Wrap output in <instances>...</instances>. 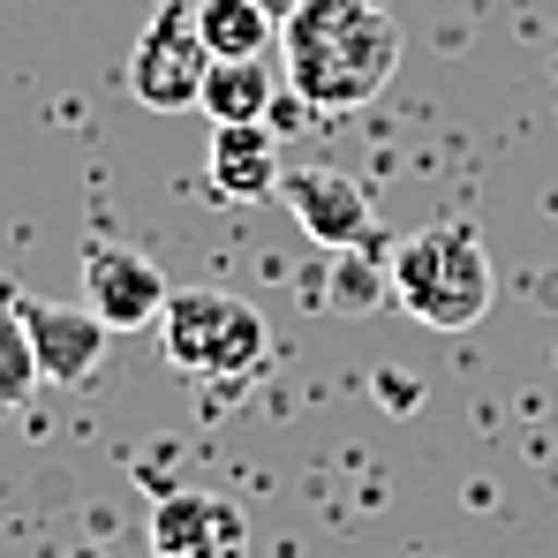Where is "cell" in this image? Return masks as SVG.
Returning a JSON list of instances; mask_svg holds the SVG:
<instances>
[{"mask_svg": "<svg viewBox=\"0 0 558 558\" xmlns=\"http://www.w3.org/2000/svg\"><path fill=\"white\" fill-rule=\"evenodd\" d=\"M377 287H392V279H371V272H355V265H340V287H332V294H340V302H363V310H371Z\"/></svg>", "mask_w": 558, "mask_h": 558, "instance_id": "obj_13", "label": "cell"}, {"mask_svg": "<svg viewBox=\"0 0 558 558\" xmlns=\"http://www.w3.org/2000/svg\"><path fill=\"white\" fill-rule=\"evenodd\" d=\"M159 340H167V363L211 392H242L250 377L265 371L272 355V332L265 317L242 302V294H219V287H182L167 294V317H159Z\"/></svg>", "mask_w": 558, "mask_h": 558, "instance_id": "obj_3", "label": "cell"}, {"mask_svg": "<svg viewBox=\"0 0 558 558\" xmlns=\"http://www.w3.org/2000/svg\"><path fill=\"white\" fill-rule=\"evenodd\" d=\"M23 325H31L46 385H92L106 348H113V325L98 317L92 302H38V294H23Z\"/></svg>", "mask_w": 558, "mask_h": 558, "instance_id": "obj_6", "label": "cell"}, {"mask_svg": "<svg viewBox=\"0 0 558 558\" xmlns=\"http://www.w3.org/2000/svg\"><path fill=\"white\" fill-rule=\"evenodd\" d=\"M151 551L159 558H250V521L242 506L211 490H167L151 506Z\"/></svg>", "mask_w": 558, "mask_h": 558, "instance_id": "obj_8", "label": "cell"}, {"mask_svg": "<svg viewBox=\"0 0 558 558\" xmlns=\"http://www.w3.org/2000/svg\"><path fill=\"white\" fill-rule=\"evenodd\" d=\"M279 204L294 211V227L325 250H363L377 227L371 189L355 182L348 167H302V174H279Z\"/></svg>", "mask_w": 558, "mask_h": 558, "instance_id": "obj_5", "label": "cell"}, {"mask_svg": "<svg viewBox=\"0 0 558 558\" xmlns=\"http://www.w3.org/2000/svg\"><path fill=\"white\" fill-rule=\"evenodd\" d=\"M38 348H31V325H23V287L0 279V408H23L38 392Z\"/></svg>", "mask_w": 558, "mask_h": 558, "instance_id": "obj_12", "label": "cell"}, {"mask_svg": "<svg viewBox=\"0 0 558 558\" xmlns=\"http://www.w3.org/2000/svg\"><path fill=\"white\" fill-rule=\"evenodd\" d=\"M196 31H204L211 61H265L279 38V23L257 0H196Z\"/></svg>", "mask_w": 558, "mask_h": 558, "instance_id": "obj_10", "label": "cell"}, {"mask_svg": "<svg viewBox=\"0 0 558 558\" xmlns=\"http://www.w3.org/2000/svg\"><path fill=\"white\" fill-rule=\"evenodd\" d=\"M204 76H211V46H204V31H196V8L167 0V8L144 23L136 53H129V98L151 106V113H182V106L204 98Z\"/></svg>", "mask_w": 558, "mask_h": 558, "instance_id": "obj_4", "label": "cell"}, {"mask_svg": "<svg viewBox=\"0 0 558 558\" xmlns=\"http://www.w3.org/2000/svg\"><path fill=\"white\" fill-rule=\"evenodd\" d=\"M279 136L272 121H219L211 144H204V182L219 204H257V196H279Z\"/></svg>", "mask_w": 558, "mask_h": 558, "instance_id": "obj_9", "label": "cell"}, {"mask_svg": "<svg viewBox=\"0 0 558 558\" xmlns=\"http://www.w3.org/2000/svg\"><path fill=\"white\" fill-rule=\"evenodd\" d=\"M287 84L317 113H355L371 106L400 69V23L385 0H302L279 23Z\"/></svg>", "mask_w": 558, "mask_h": 558, "instance_id": "obj_1", "label": "cell"}, {"mask_svg": "<svg viewBox=\"0 0 558 558\" xmlns=\"http://www.w3.org/2000/svg\"><path fill=\"white\" fill-rule=\"evenodd\" d=\"M392 302L430 325V332H475L498 302V272H490V250L475 227H423L392 250Z\"/></svg>", "mask_w": 558, "mask_h": 558, "instance_id": "obj_2", "label": "cell"}, {"mask_svg": "<svg viewBox=\"0 0 558 558\" xmlns=\"http://www.w3.org/2000/svg\"><path fill=\"white\" fill-rule=\"evenodd\" d=\"M272 69L265 61H211V76H204V113H211V129L219 121H272Z\"/></svg>", "mask_w": 558, "mask_h": 558, "instance_id": "obj_11", "label": "cell"}, {"mask_svg": "<svg viewBox=\"0 0 558 558\" xmlns=\"http://www.w3.org/2000/svg\"><path fill=\"white\" fill-rule=\"evenodd\" d=\"M257 8H265V15H272V23H287V15H294V8H302V0H257Z\"/></svg>", "mask_w": 558, "mask_h": 558, "instance_id": "obj_14", "label": "cell"}, {"mask_svg": "<svg viewBox=\"0 0 558 558\" xmlns=\"http://www.w3.org/2000/svg\"><path fill=\"white\" fill-rule=\"evenodd\" d=\"M167 272L144 257V250H113V242H98L92 257H84V302H92L98 317L113 325V332H144V325H159L167 317Z\"/></svg>", "mask_w": 558, "mask_h": 558, "instance_id": "obj_7", "label": "cell"}]
</instances>
